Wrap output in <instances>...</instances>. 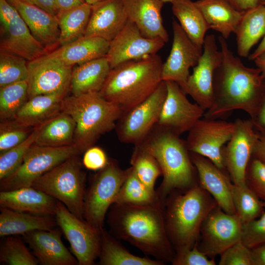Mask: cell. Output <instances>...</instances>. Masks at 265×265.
I'll use <instances>...</instances> for the list:
<instances>
[{"label": "cell", "mask_w": 265, "mask_h": 265, "mask_svg": "<svg viewBox=\"0 0 265 265\" xmlns=\"http://www.w3.org/2000/svg\"><path fill=\"white\" fill-rule=\"evenodd\" d=\"M255 63L260 71L263 77L265 79V51L254 59Z\"/></svg>", "instance_id": "cell-56"}, {"label": "cell", "mask_w": 265, "mask_h": 265, "mask_svg": "<svg viewBox=\"0 0 265 265\" xmlns=\"http://www.w3.org/2000/svg\"><path fill=\"white\" fill-rule=\"evenodd\" d=\"M250 119L256 131L265 135V91L255 115Z\"/></svg>", "instance_id": "cell-50"}, {"label": "cell", "mask_w": 265, "mask_h": 265, "mask_svg": "<svg viewBox=\"0 0 265 265\" xmlns=\"http://www.w3.org/2000/svg\"><path fill=\"white\" fill-rule=\"evenodd\" d=\"M262 4H264V5H265V0H262Z\"/></svg>", "instance_id": "cell-59"}, {"label": "cell", "mask_w": 265, "mask_h": 265, "mask_svg": "<svg viewBox=\"0 0 265 265\" xmlns=\"http://www.w3.org/2000/svg\"><path fill=\"white\" fill-rule=\"evenodd\" d=\"M234 8L240 11H246L262 4L263 0H226Z\"/></svg>", "instance_id": "cell-51"}, {"label": "cell", "mask_w": 265, "mask_h": 265, "mask_svg": "<svg viewBox=\"0 0 265 265\" xmlns=\"http://www.w3.org/2000/svg\"><path fill=\"white\" fill-rule=\"evenodd\" d=\"M128 21L134 23L145 37L169 40L161 11L166 0H122Z\"/></svg>", "instance_id": "cell-25"}, {"label": "cell", "mask_w": 265, "mask_h": 265, "mask_svg": "<svg viewBox=\"0 0 265 265\" xmlns=\"http://www.w3.org/2000/svg\"><path fill=\"white\" fill-rule=\"evenodd\" d=\"M78 155L74 156L42 175L31 186L63 204L77 217L83 216L86 174Z\"/></svg>", "instance_id": "cell-7"}, {"label": "cell", "mask_w": 265, "mask_h": 265, "mask_svg": "<svg viewBox=\"0 0 265 265\" xmlns=\"http://www.w3.org/2000/svg\"><path fill=\"white\" fill-rule=\"evenodd\" d=\"M0 52L21 57L27 61L49 53L7 0H0Z\"/></svg>", "instance_id": "cell-10"}, {"label": "cell", "mask_w": 265, "mask_h": 265, "mask_svg": "<svg viewBox=\"0 0 265 265\" xmlns=\"http://www.w3.org/2000/svg\"><path fill=\"white\" fill-rule=\"evenodd\" d=\"M195 167L200 186L206 190L225 212L236 214L232 199L233 183L222 170L208 159L189 152Z\"/></svg>", "instance_id": "cell-21"}, {"label": "cell", "mask_w": 265, "mask_h": 265, "mask_svg": "<svg viewBox=\"0 0 265 265\" xmlns=\"http://www.w3.org/2000/svg\"><path fill=\"white\" fill-rule=\"evenodd\" d=\"M131 163L139 180L150 188L155 190L156 180L162 175L161 169L155 159L140 146L136 145Z\"/></svg>", "instance_id": "cell-40"}, {"label": "cell", "mask_w": 265, "mask_h": 265, "mask_svg": "<svg viewBox=\"0 0 265 265\" xmlns=\"http://www.w3.org/2000/svg\"><path fill=\"white\" fill-rule=\"evenodd\" d=\"M7 0L18 11L34 37L49 53L60 47V29L56 15L22 0Z\"/></svg>", "instance_id": "cell-22"}, {"label": "cell", "mask_w": 265, "mask_h": 265, "mask_svg": "<svg viewBox=\"0 0 265 265\" xmlns=\"http://www.w3.org/2000/svg\"><path fill=\"white\" fill-rule=\"evenodd\" d=\"M166 93L162 80L147 99L123 113L115 127L121 141L136 145L145 139L158 123Z\"/></svg>", "instance_id": "cell-12"}, {"label": "cell", "mask_w": 265, "mask_h": 265, "mask_svg": "<svg viewBox=\"0 0 265 265\" xmlns=\"http://www.w3.org/2000/svg\"><path fill=\"white\" fill-rule=\"evenodd\" d=\"M84 2L90 5H94L98 2L103 1L104 0H82Z\"/></svg>", "instance_id": "cell-58"}, {"label": "cell", "mask_w": 265, "mask_h": 265, "mask_svg": "<svg viewBox=\"0 0 265 265\" xmlns=\"http://www.w3.org/2000/svg\"><path fill=\"white\" fill-rule=\"evenodd\" d=\"M109 47V42L104 38L83 36L50 53L73 67L106 56Z\"/></svg>", "instance_id": "cell-29"}, {"label": "cell", "mask_w": 265, "mask_h": 265, "mask_svg": "<svg viewBox=\"0 0 265 265\" xmlns=\"http://www.w3.org/2000/svg\"><path fill=\"white\" fill-rule=\"evenodd\" d=\"M108 159L104 150L97 146H92L84 152L82 159L83 166L87 169L99 171L108 163Z\"/></svg>", "instance_id": "cell-49"}, {"label": "cell", "mask_w": 265, "mask_h": 265, "mask_svg": "<svg viewBox=\"0 0 265 265\" xmlns=\"http://www.w3.org/2000/svg\"><path fill=\"white\" fill-rule=\"evenodd\" d=\"M65 97L60 94H50L29 98L12 121L21 126L35 128L61 112Z\"/></svg>", "instance_id": "cell-27"}, {"label": "cell", "mask_w": 265, "mask_h": 265, "mask_svg": "<svg viewBox=\"0 0 265 265\" xmlns=\"http://www.w3.org/2000/svg\"><path fill=\"white\" fill-rule=\"evenodd\" d=\"M127 175L116 160L109 159L107 164L99 170L86 189L83 204L84 220L94 227L103 230L108 209L113 204Z\"/></svg>", "instance_id": "cell-8"}, {"label": "cell", "mask_w": 265, "mask_h": 265, "mask_svg": "<svg viewBox=\"0 0 265 265\" xmlns=\"http://www.w3.org/2000/svg\"><path fill=\"white\" fill-rule=\"evenodd\" d=\"M0 210V237L24 235L35 230H51L57 225L53 215H35L2 207Z\"/></svg>", "instance_id": "cell-31"}, {"label": "cell", "mask_w": 265, "mask_h": 265, "mask_svg": "<svg viewBox=\"0 0 265 265\" xmlns=\"http://www.w3.org/2000/svg\"><path fill=\"white\" fill-rule=\"evenodd\" d=\"M171 262L174 265H215L214 259H209L197 247V243L192 248L177 252Z\"/></svg>", "instance_id": "cell-48"}, {"label": "cell", "mask_w": 265, "mask_h": 265, "mask_svg": "<svg viewBox=\"0 0 265 265\" xmlns=\"http://www.w3.org/2000/svg\"><path fill=\"white\" fill-rule=\"evenodd\" d=\"M247 186L265 202V163L252 156L245 173Z\"/></svg>", "instance_id": "cell-45"}, {"label": "cell", "mask_w": 265, "mask_h": 265, "mask_svg": "<svg viewBox=\"0 0 265 265\" xmlns=\"http://www.w3.org/2000/svg\"><path fill=\"white\" fill-rule=\"evenodd\" d=\"M222 60V53L218 50L215 36H206L199 61L186 84L181 87L205 111L214 105V74Z\"/></svg>", "instance_id": "cell-14"}, {"label": "cell", "mask_w": 265, "mask_h": 265, "mask_svg": "<svg viewBox=\"0 0 265 265\" xmlns=\"http://www.w3.org/2000/svg\"><path fill=\"white\" fill-rule=\"evenodd\" d=\"M161 203L146 206L113 204L107 221L119 237L156 260L172 262L175 255Z\"/></svg>", "instance_id": "cell-2"}, {"label": "cell", "mask_w": 265, "mask_h": 265, "mask_svg": "<svg viewBox=\"0 0 265 265\" xmlns=\"http://www.w3.org/2000/svg\"><path fill=\"white\" fill-rule=\"evenodd\" d=\"M173 14L192 42L200 50L209 29L199 9L192 0H168Z\"/></svg>", "instance_id": "cell-34"}, {"label": "cell", "mask_w": 265, "mask_h": 265, "mask_svg": "<svg viewBox=\"0 0 265 265\" xmlns=\"http://www.w3.org/2000/svg\"><path fill=\"white\" fill-rule=\"evenodd\" d=\"M34 128L19 125L10 120L0 124V153H3L24 141Z\"/></svg>", "instance_id": "cell-44"}, {"label": "cell", "mask_w": 265, "mask_h": 265, "mask_svg": "<svg viewBox=\"0 0 265 265\" xmlns=\"http://www.w3.org/2000/svg\"><path fill=\"white\" fill-rule=\"evenodd\" d=\"M28 62L21 57L0 52V87L27 81Z\"/></svg>", "instance_id": "cell-42"}, {"label": "cell", "mask_w": 265, "mask_h": 265, "mask_svg": "<svg viewBox=\"0 0 265 265\" xmlns=\"http://www.w3.org/2000/svg\"><path fill=\"white\" fill-rule=\"evenodd\" d=\"M254 265H265V243L251 249Z\"/></svg>", "instance_id": "cell-54"}, {"label": "cell", "mask_w": 265, "mask_h": 265, "mask_svg": "<svg viewBox=\"0 0 265 265\" xmlns=\"http://www.w3.org/2000/svg\"><path fill=\"white\" fill-rule=\"evenodd\" d=\"M91 8V5L83 2L70 9L58 11L56 16L60 29V46L84 35Z\"/></svg>", "instance_id": "cell-35"}, {"label": "cell", "mask_w": 265, "mask_h": 265, "mask_svg": "<svg viewBox=\"0 0 265 265\" xmlns=\"http://www.w3.org/2000/svg\"><path fill=\"white\" fill-rule=\"evenodd\" d=\"M54 216L78 265H94L100 253L102 230L77 217L58 201Z\"/></svg>", "instance_id": "cell-11"}, {"label": "cell", "mask_w": 265, "mask_h": 265, "mask_svg": "<svg viewBox=\"0 0 265 265\" xmlns=\"http://www.w3.org/2000/svg\"><path fill=\"white\" fill-rule=\"evenodd\" d=\"M243 224L236 214L228 213L218 206L204 220L201 251L208 257L221 255L232 245L241 240Z\"/></svg>", "instance_id": "cell-17"}, {"label": "cell", "mask_w": 265, "mask_h": 265, "mask_svg": "<svg viewBox=\"0 0 265 265\" xmlns=\"http://www.w3.org/2000/svg\"><path fill=\"white\" fill-rule=\"evenodd\" d=\"M28 99V82L23 81L0 87V120H13Z\"/></svg>", "instance_id": "cell-39"}, {"label": "cell", "mask_w": 265, "mask_h": 265, "mask_svg": "<svg viewBox=\"0 0 265 265\" xmlns=\"http://www.w3.org/2000/svg\"><path fill=\"white\" fill-rule=\"evenodd\" d=\"M0 263L8 265H37L39 264L23 241L15 235L7 236L1 243Z\"/></svg>", "instance_id": "cell-41"}, {"label": "cell", "mask_w": 265, "mask_h": 265, "mask_svg": "<svg viewBox=\"0 0 265 265\" xmlns=\"http://www.w3.org/2000/svg\"><path fill=\"white\" fill-rule=\"evenodd\" d=\"M37 6L49 13L56 15L57 10L54 0H22Z\"/></svg>", "instance_id": "cell-52"}, {"label": "cell", "mask_w": 265, "mask_h": 265, "mask_svg": "<svg viewBox=\"0 0 265 265\" xmlns=\"http://www.w3.org/2000/svg\"><path fill=\"white\" fill-rule=\"evenodd\" d=\"M75 130L76 123L73 118L61 111L41 125L34 143L50 147L74 145Z\"/></svg>", "instance_id": "cell-33"}, {"label": "cell", "mask_w": 265, "mask_h": 265, "mask_svg": "<svg viewBox=\"0 0 265 265\" xmlns=\"http://www.w3.org/2000/svg\"><path fill=\"white\" fill-rule=\"evenodd\" d=\"M127 170V177L113 204L146 206L162 203L156 191L141 182L135 174L132 167Z\"/></svg>", "instance_id": "cell-37"}, {"label": "cell", "mask_w": 265, "mask_h": 265, "mask_svg": "<svg viewBox=\"0 0 265 265\" xmlns=\"http://www.w3.org/2000/svg\"><path fill=\"white\" fill-rule=\"evenodd\" d=\"M264 212L258 218L243 224L241 241L251 249L265 243V202Z\"/></svg>", "instance_id": "cell-46"}, {"label": "cell", "mask_w": 265, "mask_h": 265, "mask_svg": "<svg viewBox=\"0 0 265 265\" xmlns=\"http://www.w3.org/2000/svg\"><path fill=\"white\" fill-rule=\"evenodd\" d=\"M235 33L238 55L247 57L252 48L265 34V5L260 4L244 11Z\"/></svg>", "instance_id": "cell-32"}, {"label": "cell", "mask_w": 265, "mask_h": 265, "mask_svg": "<svg viewBox=\"0 0 265 265\" xmlns=\"http://www.w3.org/2000/svg\"><path fill=\"white\" fill-rule=\"evenodd\" d=\"M41 125L35 127L29 136L22 143L0 153V180L11 175L20 166L28 150L34 143Z\"/></svg>", "instance_id": "cell-43"}, {"label": "cell", "mask_w": 265, "mask_h": 265, "mask_svg": "<svg viewBox=\"0 0 265 265\" xmlns=\"http://www.w3.org/2000/svg\"><path fill=\"white\" fill-rule=\"evenodd\" d=\"M99 265H161L157 260L140 257L129 252L111 235L102 231Z\"/></svg>", "instance_id": "cell-36"}, {"label": "cell", "mask_w": 265, "mask_h": 265, "mask_svg": "<svg viewBox=\"0 0 265 265\" xmlns=\"http://www.w3.org/2000/svg\"><path fill=\"white\" fill-rule=\"evenodd\" d=\"M165 43L160 38L144 37L134 23L128 21L120 32L109 42L106 56L112 69L125 62L157 54Z\"/></svg>", "instance_id": "cell-19"}, {"label": "cell", "mask_w": 265, "mask_h": 265, "mask_svg": "<svg viewBox=\"0 0 265 265\" xmlns=\"http://www.w3.org/2000/svg\"><path fill=\"white\" fill-rule=\"evenodd\" d=\"M218 41L222 60L213 77L214 105L203 117L220 119L234 110H242L252 118L265 91V79L258 68L245 66L235 56L221 36Z\"/></svg>", "instance_id": "cell-1"}, {"label": "cell", "mask_w": 265, "mask_h": 265, "mask_svg": "<svg viewBox=\"0 0 265 265\" xmlns=\"http://www.w3.org/2000/svg\"><path fill=\"white\" fill-rule=\"evenodd\" d=\"M58 201L32 186L0 191V207L38 215L54 216Z\"/></svg>", "instance_id": "cell-26"}, {"label": "cell", "mask_w": 265, "mask_h": 265, "mask_svg": "<svg viewBox=\"0 0 265 265\" xmlns=\"http://www.w3.org/2000/svg\"><path fill=\"white\" fill-rule=\"evenodd\" d=\"M28 98L41 94L66 95L70 91L73 67L51 53L28 62Z\"/></svg>", "instance_id": "cell-15"}, {"label": "cell", "mask_w": 265, "mask_h": 265, "mask_svg": "<svg viewBox=\"0 0 265 265\" xmlns=\"http://www.w3.org/2000/svg\"><path fill=\"white\" fill-rule=\"evenodd\" d=\"M232 199L236 214L243 224L258 218L264 212V201L246 184H233Z\"/></svg>", "instance_id": "cell-38"}, {"label": "cell", "mask_w": 265, "mask_h": 265, "mask_svg": "<svg viewBox=\"0 0 265 265\" xmlns=\"http://www.w3.org/2000/svg\"><path fill=\"white\" fill-rule=\"evenodd\" d=\"M163 62L157 54L122 63L111 69L99 91L124 113L150 96L162 81Z\"/></svg>", "instance_id": "cell-3"}, {"label": "cell", "mask_w": 265, "mask_h": 265, "mask_svg": "<svg viewBox=\"0 0 265 265\" xmlns=\"http://www.w3.org/2000/svg\"><path fill=\"white\" fill-rule=\"evenodd\" d=\"M59 229L35 230L23 236L41 265H76V257L64 245Z\"/></svg>", "instance_id": "cell-23"}, {"label": "cell", "mask_w": 265, "mask_h": 265, "mask_svg": "<svg viewBox=\"0 0 265 265\" xmlns=\"http://www.w3.org/2000/svg\"><path fill=\"white\" fill-rule=\"evenodd\" d=\"M195 3L209 29L219 32L225 39L235 33L244 12L238 10L226 0H198Z\"/></svg>", "instance_id": "cell-28"}, {"label": "cell", "mask_w": 265, "mask_h": 265, "mask_svg": "<svg viewBox=\"0 0 265 265\" xmlns=\"http://www.w3.org/2000/svg\"><path fill=\"white\" fill-rule=\"evenodd\" d=\"M156 126V130L136 145L151 155L161 169L163 180L157 193L163 203L173 190H186L195 186L196 170L186 141L180 135Z\"/></svg>", "instance_id": "cell-4"}, {"label": "cell", "mask_w": 265, "mask_h": 265, "mask_svg": "<svg viewBox=\"0 0 265 265\" xmlns=\"http://www.w3.org/2000/svg\"><path fill=\"white\" fill-rule=\"evenodd\" d=\"M128 21L122 0H104L92 5L84 36L99 37L110 42Z\"/></svg>", "instance_id": "cell-24"}, {"label": "cell", "mask_w": 265, "mask_h": 265, "mask_svg": "<svg viewBox=\"0 0 265 265\" xmlns=\"http://www.w3.org/2000/svg\"><path fill=\"white\" fill-rule=\"evenodd\" d=\"M57 11L65 10L79 5L84 2L82 0H54Z\"/></svg>", "instance_id": "cell-55"}, {"label": "cell", "mask_w": 265, "mask_h": 265, "mask_svg": "<svg viewBox=\"0 0 265 265\" xmlns=\"http://www.w3.org/2000/svg\"><path fill=\"white\" fill-rule=\"evenodd\" d=\"M173 39L170 53L163 63L162 80H171L182 88L190 76L189 69L198 63L203 51L190 39L180 24L172 23Z\"/></svg>", "instance_id": "cell-20"}, {"label": "cell", "mask_w": 265, "mask_h": 265, "mask_svg": "<svg viewBox=\"0 0 265 265\" xmlns=\"http://www.w3.org/2000/svg\"><path fill=\"white\" fill-rule=\"evenodd\" d=\"M234 122L204 117L198 120L188 131L186 141L189 152L202 156L222 170H226L222 149L230 139Z\"/></svg>", "instance_id": "cell-13"}, {"label": "cell", "mask_w": 265, "mask_h": 265, "mask_svg": "<svg viewBox=\"0 0 265 265\" xmlns=\"http://www.w3.org/2000/svg\"><path fill=\"white\" fill-rule=\"evenodd\" d=\"M235 128L227 145L222 149L226 169L232 183L237 186L246 184L245 173L252 156L259 132L254 128L251 120L237 119Z\"/></svg>", "instance_id": "cell-16"}, {"label": "cell", "mask_w": 265, "mask_h": 265, "mask_svg": "<svg viewBox=\"0 0 265 265\" xmlns=\"http://www.w3.org/2000/svg\"><path fill=\"white\" fill-rule=\"evenodd\" d=\"M165 82L166 96L156 125L180 135L188 132L203 117L205 110L188 100L178 83L171 80Z\"/></svg>", "instance_id": "cell-18"}, {"label": "cell", "mask_w": 265, "mask_h": 265, "mask_svg": "<svg viewBox=\"0 0 265 265\" xmlns=\"http://www.w3.org/2000/svg\"><path fill=\"white\" fill-rule=\"evenodd\" d=\"M61 111L70 115L76 123L74 145L80 154L93 146L98 139L116 127L123 111L99 92L65 97Z\"/></svg>", "instance_id": "cell-5"}, {"label": "cell", "mask_w": 265, "mask_h": 265, "mask_svg": "<svg viewBox=\"0 0 265 265\" xmlns=\"http://www.w3.org/2000/svg\"><path fill=\"white\" fill-rule=\"evenodd\" d=\"M218 206L200 185H195L169 201L165 215L170 241L177 252L192 248L196 243L202 224Z\"/></svg>", "instance_id": "cell-6"}, {"label": "cell", "mask_w": 265, "mask_h": 265, "mask_svg": "<svg viewBox=\"0 0 265 265\" xmlns=\"http://www.w3.org/2000/svg\"><path fill=\"white\" fill-rule=\"evenodd\" d=\"M219 265H254L251 250L240 240L221 254Z\"/></svg>", "instance_id": "cell-47"}, {"label": "cell", "mask_w": 265, "mask_h": 265, "mask_svg": "<svg viewBox=\"0 0 265 265\" xmlns=\"http://www.w3.org/2000/svg\"><path fill=\"white\" fill-rule=\"evenodd\" d=\"M265 51V34L256 50L249 56L251 60H254L259 55Z\"/></svg>", "instance_id": "cell-57"}, {"label": "cell", "mask_w": 265, "mask_h": 265, "mask_svg": "<svg viewBox=\"0 0 265 265\" xmlns=\"http://www.w3.org/2000/svg\"><path fill=\"white\" fill-rule=\"evenodd\" d=\"M80 153L75 146H41L33 144L26 152L20 166L11 175L0 180V191L31 186L39 177L68 159Z\"/></svg>", "instance_id": "cell-9"}, {"label": "cell", "mask_w": 265, "mask_h": 265, "mask_svg": "<svg viewBox=\"0 0 265 265\" xmlns=\"http://www.w3.org/2000/svg\"><path fill=\"white\" fill-rule=\"evenodd\" d=\"M110 69L106 56L76 65L72 70L70 86L72 95L99 92Z\"/></svg>", "instance_id": "cell-30"}, {"label": "cell", "mask_w": 265, "mask_h": 265, "mask_svg": "<svg viewBox=\"0 0 265 265\" xmlns=\"http://www.w3.org/2000/svg\"><path fill=\"white\" fill-rule=\"evenodd\" d=\"M252 156L265 163V135L259 133V137L253 148Z\"/></svg>", "instance_id": "cell-53"}]
</instances>
